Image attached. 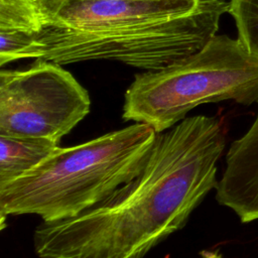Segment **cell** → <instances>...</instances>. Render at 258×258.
<instances>
[{"label":"cell","instance_id":"1","mask_svg":"<svg viewBox=\"0 0 258 258\" xmlns=\"http://www.w3.org/2000/svg\"><path fill=\"white\" fill-rule=\"evenodd\" d=\"M225 147V126L214 116L186 117L157 133L132 179L79 216L35 228L36 256L144 258L216 188Z\"/></svg>","mask_w":258,"mask_h":258},{"label":"cell","instance_id":"10","mask_svg":"<svg viewBox=\"0 0 258 258\" xmlns=\"http://www.w3.org/2000/svg\"><path fill=\"white\" fill-rule=\"evenodd\" d=\"M201 258H222V255L217 251L204 250L201 252Z\"/></svg>","mask_w":258,"mask_h":258},{"label":"cell","instance_id":"9","mask_svg":"<svg viewBox=\"0 0 258 258\" xmlns=\"http://www.w3.org/2000/svg\"><path fill=\"white\" fill-rule=\"evenodd\" d=\"M228 12L235 20L238 39L258 59V0H230Z\"/></svg>","mask_w":258,"mask_h":258},{"label":"cell","instance_id":"2","mask_svg":"<svg viewBox=\"0 0 258 258\" xmlns=\"http://www.w3.org/2000/svg\"><path fill=\"white\" fill-rule=\"evenodd\" d=\"M40 7L42 29L29 58L155 71L214 37L229 0H40Z\"/></svg>","mask_w":258,"mask_h":258},{"label":"cell","instance_id":"3","mask_svg":"<svg viewBox=\"0 0 258 258\" xmlns=\"http://www.w3.org/2000/svg\"><path fill=\"white\" fill-rule=\"evenodd\" d=\"M157 133L144 123L58 147L21 177L0 186L1 223L35 215L42 222L74 218L107 199L141 169Z\"/></svg>","mask_w":258,"mask_h":258},{"label":"cell","instance_id":"7","mask_svg":"<svg viewBox=\"0 0 258 258\" xmlns=\"http://www.w3.org/2000/svg\"><path fill=\"white\" fill-rule=\"evenodd\" d=\"M41 29L40 0H0V66L29 58Z\"/></svg>","mask_w":258,"mask_h":258},{"label":"cell","instance_id":"8","mask_svg":"<svg viewBox=\"0 0 258 258\" xmlns=\"http://www.w3.org/2000/svg\"><path fill=\"white\" fill-rule=\"evenodd\" d=\"M58 147L48 139L0 135V186L35 168Z\"/></svg>","mask_w":258,"mask_h":258},{"label":"cell","instance_id":"4","mask_svg":"<svg viewBox=\"0 0 258 258\" xmlns=\"http://www.w3.org/2000/svg\"><path fill=\"white\" fill-rule=\"evenodd\" d=\"M227 100L244 106L258 101V59L238 38L216 34L200 50L136 75L124 96L122 119L161 133L196 107Z\"/></svg>","mask_w":258,"mask_h":258},{"label":"cell","instance_id":"6","mask_svg":"<svg viewBox=\"0 0 258 258\" xmlns=\"http://www.w3.org/2000/svg\"><path fill=\"white\" fill-rule=\"evenodd\" d=\"M215 190L216 201L241 223L258 220V111L247 131L230 144Z\"/></svg>","mask_w":258,"mask_h":258},{"label":"cell","instance_id":"5","mask_svg":"<svg viewBox=\"0 0 258 258\" xmlns=\"http://www.w3.org/2000/svg\"><path fill=\"white\" fill-rule=\"evenodd\" d=\"M91 110L87 90L59 63L0 72V135L60 142Z\"/></svg>","mask_w":258,"mask_h":258}]
</instances>
